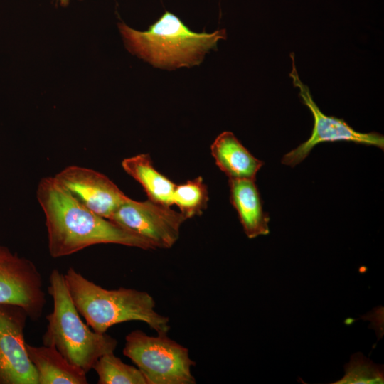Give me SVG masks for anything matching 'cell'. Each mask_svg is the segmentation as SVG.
I'll return each instance as SVG.
<instances>
[{
  "label": "cell",
  "mask_w": 384,
  "mask_h": 384,
  "mask_svg": "<svg viewBox=\"0 0 384 384\" xmlns=\"http://www.w3.org/2000/svg\"><path fill=\"white\" fill-rule=\"evenodd\" d=\"M92 369L97 375L98 384H147L137 367L124 363L114 352L100 356Z\"/></svg>",
  "instance_id": "cell-15"
},
{
  "label": "cell",
  "mask_w": 384,
  "mask_h": 384,
  "mask_svg": "<svg viewBox=\"0 0 384 384\" xmlns=\"http://www.w3.org/2000/svg\"><path fill=\"white\" fill-rule=\"evenodd\" d=\"M28 318L22 307L0 304V384H38L24 338Z\"/></svg>",
  "instance_id": "cell-9"
},
{
  "label": "cell",
  "mask_w": 384,
  "mask_h": 384,
  "mask_svg": "<svg viewBox=\"0 0 384 384\" xmlns=\"http://www.w3.org/2000/svg\"><path fill=\"white\" fill-rule=\"evenodd\" d=\"M110 220L146 239L156 249H169L178 240L181 226L187 218L170 206L127 197Z\"/></svg>",
  "instance_id": "cell-7"
},
{
  "label": "cell",
  "mask_w": 384,
  "mask_h": 384,
  "mask_svg": "<svg viewBox=\"0 0 384 384\" xmlns=\"http://www.w3.org/2000/svg\"><path fill=\"white\" fill-rule=\"evenodd\" d=\"M64 277L77 310L95 331L105 334L116 324L139 321L156 333L169 332V318L155 310V301L147 292L124 287L105 289L73 267Z\"/></svg>",
  "instance_id": "cell-2"
},
{
  "label": "cell",
  "mask_w": 384,
  "mask_h": 384,
  "mask_svg": "<svg viewBox=\"0 0 384 384\" xmlns=\"http://www.w3.org/2000/svg\"><path fill=\"white\" fill-rule=\"evenodd\" d=\"M230 202L246 235L252 239L269 234L268 213L263 210L260 195L252 179L229 180Z\"/></svg>",
  "instance_id": "cell-12"
},
{
  "label": "cell",
  "mask_w": 384,
  "mask_h": 384,
  "mask_svg": "<svg viewBox=\"0 0 384 384\" xmlns=\"http://www.w3.org/2000/svg\"><path fill=\"white\" fill-rule=\"evenodd\" d=\"M48 292L53 306L46 317L43 344L55 347L70 363L87 373L100 356L114 351L118 342L106 333L95 331L82 321L68 292L64 274L58 269L50 272Z\"/></svg>",
  "instance_id": "cell-4"
},
{
  "label": "cell",
  "mask_w": 384,
  "mask_h": 384,
  "mask_svg": "<svg viewBox=\"0 0 384 384\" xmlns=\"http://www.w3.org/2000/svg\"><path fill=\"white\" fill-rule=\"evenodd\" d=\"M216 165L229 178L255 180L264 162L255 158L231 132L220 134L210 146Z\"/></svg>",
  "instance_id": "cell-11"
},
{
  "label": "cell",
  "mask_w": 384,
  "mask_h": 384,
  "mask_svg": "<svg viewBox=\"0 0 384 384\" xmlns=\"http://www.w3.org/2000/svg\"><path fill=\"white\" fill-rule=\"evenodd\" d=\"M292 69L289 76L294 87L299 90V95L304 105L311 111L314 122L310 137L297 148L287 153L282 159L283 164L292 167L301 163L313 148L322 142H350L374 146L383 150L384 137L378 132L363 133L353 129L343 119L324 114L314 101L309 88L300 80L294 63V53L290 54Z\"/></svg>",
  "instance_id": "cell-6"
},
{
  "label": "cell",
  "mask_w": 384,
  "mask_h": 384,
  "mask_svg": "<svg viewBox=\"0 0 384 384\" xmlns=\"http://www.w3.org/2000/svg\"><path fill=\"white\" fill-rule=\"evenodd\" d=\"M123 354L142 372L147 384H195L191 368L196 363L188 349L167 333L149 336L137 329L125 337Z\"/></svg>",
  "instance_id": "cell-5"
},
{
  "label": "cell",
  "mask_w": 384,
  "mask_h": 384,
  "mask_svg": "<svg viewBox=\"0 0 384 384\" xmlns=\"http://www.w3.org/2000/svg\"><path fill=\"white\" fill-rule=\"evenodd\" d=\"M345 375L336 384L383 383V366L373 363L357 353L351 356L345 366Z\"/></svg>",
  "instance_id": "cell-17"
},
{
  "label": "cell",
  "mask_w": 384,
  "mask_h": 384,
  "mask_svg": "<svg viewBox=\"0 0 384 384\" xmlns=\"http://www.w3.org/2000/svg\"><path fill=\"white\" fill-rule=\"evenodd\" d=\"M54 177L88 209L107 219L128 197L107 176L91 169L69 166Z\"/></svg>",
  "instance_id": "cell-10"
},
{
  "label": "cell",
  "mask_w": 384,
  "mask_h": 384,
  "mask_svg": "<svg viewBox=\"0 0 384 384\" xmlns=\"http://www.w3.org/2000/svg\"><path fill=\"white\" fill-rule=\"evenodd\" d=\"M127 49L154 67L174 70L199 65L206 53L226 38L225 29L211 33L190 30L176 15L165 11L148 30L139 31L118 24Z\"/></svg>",
  "instance_id": "cell-3"
},
{
  "label": "cell",
  "mask_w": 384,
  "mask_h": 384,
  "mask_svg": "<svg viewBox=\"0 0 384 384\" xmlns=\"http://www.w3.org/2000/svg\"><path fill=\"white\" fill-rule=\"evenodd\" d=\"M38 384H87L86 373L70 363L55 347L26 343Z\"/></svg>",
  "instance_id": "cell-13"
},
{
  "label": "cell",
  "mask_w": 384,
  "mask_h": 384,
  "mask_svg": "<svg viewBox=\"0 0 384 384\" xmlns=\"http://www.w3.org/2000/svg\"><path fill=\"white\" fill-rule=\"evenodd\" d=\"M60 4L63 5V6H66L68 2H69V0H58Z\"/></svg>",
  "instance_id": "cell-18"
},
{
  "label": "cell",
  "mask_w": 384,
  "mask_h": 384,
  "mask_svg": "<svg viewBox=\"0 0 384 384\" xmlns=\"http://www.w3.org/2000/svg\"><path fill=\"white\" fill-rule=\"evenodd\" d=\"M46 303L42 277L36 265L0 244V304L19 306L30 319L37 321Z\"/></svg>",
  "instance_id": "cell-8"
},
{
  "label": "cell",
  "mask_w": 384,
  "mask_h": 384,
  "mask_svg": "<svg viewBox=\"0 0 384 384\" xmlns=\"http://www.w3.org/2000/svg\"><path fill=\"white\" fill-rule=\"evenodd\" d=\"M208 198L207 186L199 176L184 183L176 185L172 201L188 219L203 213L207 207Z\"/></svg>",
  "instance_id": "cell-16"
},
{
  "label": "cell",
  "mask_w": 384,
  "mask_h": 384,
  "mask_svg": "<svg viewBox=\"0 0 384 384\" xmlns=\"http://www.w3.org/2000/svg\"><path fill=\"white\" fill-rule=\"evenodd\" d=\"M36 198L45 214L48 252L53 258L99 244L156 249L142 237L88 209L54 176L39 181Z\"/></svg>",
  "instance_id": "cell-1"
},
{
  "label": "cell",
  "mask_w": 384,
  "mask_h": 384,
  "mask_svg": "<svg viewBox=\"0 0 384 384\" xmlns=\"http://www.w3.org/2000/svg\"><path fill=\"white\" fill-rule=\"evenodd\" d=\"M124 171L143 187L148 199L164 206L173 205L176 184L159 173L147 154L126 158L122 161Z\"/></svg>",
  "instance_id": "cell-14"
}]
</instances>
